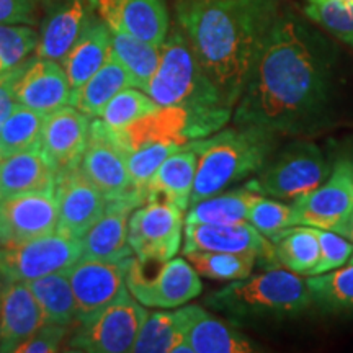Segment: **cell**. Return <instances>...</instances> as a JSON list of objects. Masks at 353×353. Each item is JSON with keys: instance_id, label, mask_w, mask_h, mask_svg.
I'll return each instance as SVG.
<instances>
[{"instance_id": "ac0fdd59", "label": "cell", "mask_w": 353, "mask_h": 353, "mask_svg": "<svg viewBox=\"0 0 353 353\" xmlns=\"http://www.w3.org/2000/svg\"><path fill=\"white\" fill-rule=\"evenodd\" d=\"M100 19L110 30L162 46L169 37V10L165 0H95Z\"/></svg>"}, {"instance_id": "8992f818", "label": "cell", "mask_w": 353, "mask_h": 353, "mask_svg": "<svg viewBox=\"0 0 353 353\" xmlns=\"http://www.w3.org/2000/svg\"><path fill=\"white\" fill-rule=\"evenodd\" d=\"M149 311L131 296L128 288L107 306L72 325L68 352L126 353L131 352Z\"/></svg>"}, {"instance_id": "5bb4252c", "label": "cell", "mask_w": 353, "mask_h": 353, "mask_svg": "<svg viewBox=\"0 0 353 353\" xmlns=\"http://www.w3.org/2000/svg\"><path fill=\"white\" fill-rule=\"evenodd\" d=\"M57 232L82 239L107 208V196L83 174L81 165L57 175Z\"/></svg>"}, {"instance_id": "5b68a950", "label": "cell", "mask_w": 353, "mask_h": 353, "mask_svg": "<svg viewBox=\"0 0 353 353\" xmlns=\"http://www.w3.org/2000/svg\"><path fill=\"white\" fill-rule=\"evenodd\" d=\"M206 304L232 322L278 321L294 317L312 306L306 278L276 267L231 281Z\"/></svg>"}, {"instance_id": "f35d334b", "label": "cell", "mask_w": 353, "mask_h": 353, "mask_svg": "<svg viewBox=\"0 0 353 353\" xmlns=\"http://www.w3.org/2000/svg\"><path fill=\"white\" fill-rule=\"evenodd\" d=\"M37 43L38 33L32 25L0 23V74L28 59L34 52Z\"/></svg>"}, {"instance_id": "b9f144b4", "label": "cell", "mask_w": 353, "mask_h": 353, "mask_svg": "<svg viewBox=\"0 0 353 353\" xmlns=\"http://www.w3.org/2000/svg\"><path fill=\"white\" fill-rule=\"evenodd\" d=\"M72 325L46 322L33 335L17 347L15 353H54L63 350L64 339L69 337Z\"/></svg>"}, {"instance_id": "83f0119b", "label": "cell", "mask_w": 353, "mask_h": 353, "mask_svg": "<svg viewBox=\"0 0 353 353\" xmlns=\"http://www.w3.org/2000/svg\"><path fill=\"white\" fill-rule=\"evenodd\" d=\"M131 352L134 353H192L187 337L182 307L175 311L149 312Z\"/></svg>"}, {"instance_id": "ffe728a7", "label": "cell", "mask_w": 353, "mask_h": 353, "mask_svg": "<svg viewBox=\"0 0 353 353\" xmlns=\"http://www.w3.org/2000/svg\"><path fill=\"white\" fill-rule=\"evenodd\" d=\"M70 83L59 61L28 57L15 83V101L50 114L69 105Z\"/></svg>"}, {"instance_id": "cb8c5ba5", "label": "cell", "mask_w": 353, "mask_h": 353, "mask_svg": "<svg viewBox=\"0 0 353 353\" xmlns=\"http://www.w3.org/2000/svg\"><path fill=\"white\" fill-rule=\"evenodd\" d=\"M112 54V30L99 17H88L85 26L72 44L68 54L61 59L70 88L85 83Z\"/></svg>"}, {"instance_id": "d6986e66", "label": "cell", "mask_w": 353, "mask_h": 353, "mask_svg": "<svg viewBox=\"0 0 353 353\" xmlns=\"http://www.w3.org/2000/svg\"><path fill=\"white\" fill-rule=\"evenodd\" d=\"M139 195H128L108 200L100 219L82 237V257L97 260H123L132 257L128 242L130 216L143 205Z\"/></svg>"}, {"instance_id": "7402d4cb", "label": "cell", "mask_w": 353, "mask_h": 353, "mask_svg": "<svg viewBox=\"0 0 353 353\" xmlns=\"http://www.w3.org/2000/svg\"><path fill=\"white\" fill-rule=\"evenodd\" d=\"M182 312L185 337L192 353H254L262 350L241 330L210 314L201 306H185Z\"/></svg>"}, {"instance_id": "d6a6232c", "label": "cell", "mask_w": 353, "mask_h": 353, "mask_svg": "<svg viewBox=\"0 0 353 353\" xmlns=\"http://www.w3.org/2000/svg\"><path fill=\"white\" fill-rule=\"evenodd\" d=\"M46 117V113L37 112L21 103L13 105L12 112L0 126L2 157L7 159L15 154L39 149Z\"/></svg>"}, {"instance_id": "2e32d148", "label": "cell", "mask_w": 353, "mask_h": 353, "mask_svg": "<svg viewBox=\"0 0 353 353\" xmlns=\"http://www.w3.org/2000/svg\"><path fill=\"white\" fill-rule=\"evenodd\" d=\"M130 259H81L65 268L77 303L79 319L107 306L128 288L126 270Z\"/></svg>"}, {"instance_id": "8d00e7d4", "label": "cell", "mask_w": 353, "mask_h": 353, "mask_svg": "<svg viewBox=\"0 0 353 353\" xmlns=\"http://www.w3.org/2000/svg\"><path fill=\"white\" fill-rule=\"evenodd\" d=\"M157 108L159 105L144 90L128 87L108 101L100 114V120L112 130H123L145 114L156 112Z\"/></svg>"}, {"instance_id": "f546056e", "label": "cell", "mask_w": 353, "mask_h": 353, "mask_svg": "<svg viewBox=\"0 0 353 353\" xmlns=\"http://www.w3.org/2000/svg\"><path fill=\"white\" fill-rule=\"evenodd\" d=\"M25 283L41 306L46 322L74 325L79 321L77 303L65 270L50 273Z\"/></svg>"}, {"instance_id": "f1b7e54d", "label": "cell", "mask_w": 353, "mask_h": 353, "mask_svg": "<svg viewBox=\"0 0 353 353\" xmlns=\"http://www.w3.org/2000/svg\"><path fill=\"white\" fill-rule=\"evenodd\" d=\"M260 195L247 185L232 192H221L188 206L185 223L188 224H232L247 221L254 201Z\"/></svg>"}, {"instance_id": "603a6c76", "label": "cell", "mask_w": 353, "mask_h": 353, "mask_svg": "<svg viewBox=\"0 0 353 353\" xmlns=\"http://www.w3.org/2000/svg\"><path fill=\"white\" fill-rule=\"evenodd\" d=\"M198 157L192 145L185 144L162 162L144 188L145 201H165L187 211L193 183H195Z\"/></svg>"}, {"instance_id": "ba28073f", "label": "cell", "mask_w": 353, "mask_h": 353, "mask_svg": "<svg viewBox=\"0 0 353 353\" xmlns=\"http://www.w3.org/2000/svg\"><path fill=\"white\" fill-rule=\"evenodd\" d=\"M82 257V239L51 232L20 244L0 247V291L8 283L32 281L69 268Z\"/></svg>"}, {"instance_id": "836d02e7", "label": "cell", "mask_w": 353, "mask_h": 353, "mask_svg": "<svg viewBox=\"0 0 353 353\" xmlns=\"http://www.w3.org/2000/svg\"><path fill=\"white\" fill-rule=\"evenodd\" d=\"M272 242L278 263L296 275L309 276L319 262L321 247L314 228L291 226Z\"/></svg>"}, {"instance_id": "8fae6325", "label": "cell", "mask_w": 353, "mask_h": 353, "mask_svg": "<svg viewBox=\"0 0 353 353\" xmlns=\"http://www.w3.org/2000/svg\"><path fill=\"white\" fill-rule=\"evenodd\" d=\"M183 211L165 201H145L132 211L128 242L132 255L144 265L164 263L182 247Z\"/></svg>"}, {"instance_id": "60d3db41", "label": "cell", "mask_w": 353, "mask_h": 353, "mask_svg": "<svg viewBox=\"0 0 353 353\" xmlns=\"http://www.w3.org/2000/svg\"><path fill=\"white\" fill-rule=\"evenodd\" d=\"M314 231L319 239L321 257L316 267L312 268L311 275H321V273H327L343 267L352 257V241L332 231H324V229L317 228H314Z\"/></svg>"}, {"instance_id": "f6af8a7d", "label": "cell", "mask_w": 353, "mask_h": 353, "mask_svg": "<svg viewBox=\"0 0 353 353\" xmlns=\"http://www.w3.org/2000/svg\"><path fill=\"white\" fill-rule=\"evenodd\" d=\"M348 239L352 241V244H353V214H352V223H350V234H348ZM348 263H353V252H352V257H350V260H348Z\"/></svg>"}, {"instance_id": "d4e9b609", "label": "cell", "mask_w": 353, "mask_h": 353, "mask_svg": "<svg viewBox=\"0 0 353 353\" xmlns=\"http://www.w3.org/2000/svg\"><path fill=\"white\" fill-rule=\"evenodd\" d=\"M90 10L87 0H61L43 21L34 56L61 61L85 26Z\"/></svg>"}, {"instance_id": "d590c367", "label": "cell", "mask_w": 353, "mask_h": 353, "mask_svg": "<svg viewBox=\"0 0 353 353\" xmlns=\"http://www.w3.org/2000/svg\"><path fill=\"white\" fill-rule=\"evenodd\" d=\"M304 13L325 32L353 48V0H306Z\"/></svg>"}, {"instance_id": "484cf974", "label": "cell", "mask_w": 353, "mask_h": 353, "mask_svg": "<svg viewBox=\"0 0 353 353\" xmlns=\"http://www.w3.org/2000/svg\"><path fill=\"white\" fill-rule=\"evenodd\" d=\"M57 174L39 149L15 154L0 164V200L21 193L54 192Z\"/></svg>"}, {"instance_id": "ee69618b", "label": "cell", "mask_w": 353, "mask_h": 353, "mask_svg": "<svg viewBox=\"0 0 353 353\" xmlns=\"http://www.w3.org/2000/svg\"><path fill=\"white\" fill-rule=\"evenodd\" d=\"M26 61L13 68L7 72L0 74V126L2 123L6 121V118L8 117V113L12 112L13 105L17 103L15 101V83L19 81L20 74L23 72Z\"/></svg>"}, {"instance_id": "277c9868", "label": "cell", "mask_w": 353, "mask_h": 353, "mask_svg": "<svg viewBox=\"0 0 353 353\" xmlns=\"http://www.w3.org/2000/svg\"><path fill=\"white\" fill-rule=\"evenodd\" d=\"M161 63L145 87L159 107H180L224 126L232 108L198 63L183 32L174 30L161 46Z\"/></svg>"}, {"instance_id": "3957f363", "label": "cell", "mask_w": 353, "mask_h": 353, "mask_svg": "<svg viewBox=\"0 0 353 353\" xmlns=\"http://www.w3.org/2000/svg\"><path fill=\"white\" fill-rule=\"evenodd\" d=\"M276 136L267 128L236 125L216 131L208 138L190 141L198 157L190 205L226 192L247 176L257 175L272 159Z\"/></svg>"}, {"instance_id": "9c48e42d", "label": "cell", "mask_w": 353, "mask_h": 353, "mask_svg": "<svg viewBox=\"0 0 353 353\" xmlns=\"http://www.w3.org/2000/svg\"><path fill=\"white\" fill-rule=\"evenodd\" d=\"M294 226L332 231L347 237L353 214V169L350 159L335 162L330 175L311 192L294 198Z\"/></svg>"}, {"instance_id": "7dc6e473", "label": "cell", "mask_w": 353, "mask_h": 353, "mask_svg": "<svg viewBox=\"0 0 353 353\" xmlns=\"http://www.w3.org/2000/svg\"><path fill=\"white\" fill-rule=\"evenodd\" d=\"M350 164H352V169H353V157L350 159Z\"/></svg>"}, {"instance_id": "e0dca14e", "label": "cell", "mask_w": 353, "mask_h": 353, "mask_svg": "<svg viewBox=\"0 0 353 353\" xmlns=\"http://www.w3.org/2000/svg\"><path fill=\"white\" fill-rule=\"evenodd\" d=\"M90 117L65 105L44 121L39 151L57 175L81 165L90 132Z\"/></svg>"}, {"instance_id": "9a60e30c", "label": "cell", "mask_w": 353, "mask_h": 353, "mask_svg": "<svg viewBox=\"0 0 353 353\" xmlns=\"http://www.w3.org/2000/svg\"><path fill=\"white\" fill-rule=\"evenodd\" d=\"M54 192L21 193L0 200V247L46 236L57 228Z\"/></svg>"}, {"instance_id": "4fadbf2b", "label": "cell", "mask_w": 353, "mask_h": 353, "mask_svg": "<svg viewBox=\"0 0 353 353\" xmlns=\"http://www.w3.org/2000/svg\"><path fill=\"white\" fill-rule=\"evenodd\" d=\"M228 252L252 255L257 262L276 267L273 242L249 221L232 224H188L183 226V254Z\"/></svg>"}, {"instance_id": "7bdbcfd3", "label": "cell", "mask_w": 353, "mask_h": 353, "mask_svg": "<svg viewBox=\"0 0 353 353\" xmlns=\"http://www.w3.org/2000/svg\"><path fill=\"white\" fill-rule=\"evenodd\" d=\"M37 0H0V23L34 25Z\"/></svg>"}, {"instance_id": "1f68e13d", "label": "cell", "mask_w": 353, "mask_h": 353, "mask_svg": "<svg viewBox=\"0 0 353 353\" xmlns=\"http://www.w3.org/2000/svg\"><path fill=\"white\" fill-rule=\"evenodd\" d=\"M312 306L325 314H353V263L306 276Z\"/></svg>"}, {"instance_id": "74e56055", "label": "cell", "mask_w": 353, "mask_h": 353, "mask_svg": "<svg viewBox=\"0 0 353 353\" xmlns=\"http://www.w3.org/2000/svg\"><path fill=\"white\" fill-rule=\"evenodd\" d=\"M180 148H182V145L174 143H151L141 145V148L134 149V151L126 152V162L128 170H130L131 175V182L134 185V188L143 195V198L144 188L149 180H151V176L156 174V170L161 167L162 162H164L170 154L179 151Z\"/></svg>"}, {"instance_id": "7a4b0ae2", "label": "cell", "mask_w": 353, "mask_h": 353, "mask_svg": "<svg viewBox=\"0 0 353 353\" xmlns=\"http://www.w3.org/2000/svg\"><path fill=\"white\" fill-rule=\"evenodd\" d=\"M175 10L198 63L234 110L283 0H179Z\"/></svg>"}, {"instance_id": "44dd1931", "label": "cell", "mask_w": 353, "mask_h": 353, "mask_svg": "<svg viewBox=\"0 0 353 353\" xmlns=\"http://www.w3.org/2000/svg\"><path fill=\"white\" fill-rule=\"evenodd\" d=\"M43 324V309L25 281L8 283L0 291V352L15 353Z\"/></svg>"}, {"instance_id": "30bf717a", "label": "cell", "mask_w": 353, "mask_h": 353, "mask_svg": "<svg viewBox=\"0 0 353 353\" xmlns=\"http://www.w3.org/2000/svg\"><path fill=\"white\" fill-rule=\"evenodd\" d=\"M126 286L131 296L145 307L175 309L200 296V275L185 259H170L159 263L157 272L149 275L148 268L136 257L130 259Z\"/></svg>"}, {"instance_id": "4dcf8cb0", "label": "cell", "mask_w": 353, "mask_h": 353, "mask_svg": "<svg viewBox=\"0 0 353 353\" xmlns=\"http://www.w3.org/2000/svg\"><path fill=\"white\" fill-rule=\"evenodd\" d=\"M112 52L125 68L131 79V85L145 90L161 63V46L112 30Z\"/></svg>"}, {"instance_id": "7c38bea8", "label": "cell", "mask_w": 353, "mask_h": 353, "mask_svg": "<svg viewBox=\"0 0 353 353\" xmlns=\"http://www.w3.org/2000/svg\"><path fill=\"white\" fill-rule=\"evenodd\" d=\"M81 169L107 196V200L128 195H139L143 198L131 182L125 148L118 143L112 128L101 120L90 123Z\"/></svg>"}, {"instance_id": "52a82bcc", "label": "cell", "mask_w": 353, "mask_h": 353, "mask_svg": "<svg viewBox=\"0 0 353 353\" xmlns=\"http://www.w3.org/2000/svg\"><path fill=\"white\" fill-rule=\"evenodd\" d=\"M330 164L311 141H294L268 159L254 180L245 183L259 195L291 200L311 192L330 175Z\"/></svg>"}, {"instance_id": "bcb514c9", "label": "cell", "mask_w": 353, "mask_h": 353, "mask_svg": "<svg viewBox=\"0 0 353 353\" xmlns=\"http://www.w3.org/2000/svg\"><path fill=\"white\" fill-rule=\"evenodd\" d=\"M3 162V157H2V154H0V164H2Z\"/></svg>"}, {"instance_id": "e575fe53", "label": "cell", "mask_w": 353, "mask_h": 353, "mask_svg": "<svg viewBox=\"0 0 353 353\" xmlns=\"http://www.w3.org/2000/svg\"><path fill=\"white\" fill-rule=\"evenodd\" d=\"M187 260L198 275L218 281H236L252 275L257 259L244 254L188 252Z\"/></svg>"}, {"instance_id": "ab89813d", "label": "cell", "mask_w": 353, "mask_h": 353, "mask_svg": "<svg viewBox=\"0 0 353 353\" xmlns=\"http://www.w3.org/2000/svg\"><path fill=\"white\" fill-rule=\"evenodd\" d=\"M247 221L270 241H275L281 232L294 226L291 205H285L276 198L263 195L254 201Z\"/></svg>"}, {"instance_id": "6da1fadb", "label": "cell", "mask_w": 353, "mask_h": 353, "mask_svg": "<svg viewBox=\"0 0 353 353\" xmlns=\"http://www.w3.org/2000/svg\"><path fill=\"white\" fill-rule=\"evenodd\" d=\"M327 46L283 7L232 110L234 125L267 128L276 134L314 128L327 110L332 64Z\"/></svg>"}, {"instance_id": "4316f807", "label": "cell", "mask_w": 353, "mask_h": 353, "mask_svg": "<svg viewBox=\"0 0 353 353\" xmlns=\"http://www.w3.org/2000/svg\"><path fill=\"white\" fill-rule=\"evenodd\" d=\"M128 87H132L131 79L112 52L107 63L101 65L85 83L72 88L69 105L76 107L79 112L85 113L90 118L100 117L108 101Z\"/></svg>"}]
</instances>
